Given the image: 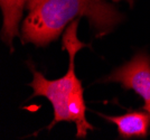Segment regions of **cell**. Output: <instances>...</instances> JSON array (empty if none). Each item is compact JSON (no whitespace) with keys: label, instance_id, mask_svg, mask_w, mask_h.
<instances>
[{"label":"cell","instance_id":"4","mask_svg":"<svg viewBox=\"0 0 150 140\" xmlns=\"http://www.w3.org/2000/svg\"><path fill=\"white\" fill-rule=\"evenodd\" d=\"M105 120L114 123L118 127L121 138H146L149 134L150 115L147 111H132L123 115L110 117L101 115Z\"/></svg>","mask_w":150,"mask_h":140},{"label":"cell","instance_id":"2","mask_svg":"<svg viewBox=\"0 0 150 140\" xmlns=\"http://www.w3.org/2000/svg\"><path fill=\"white\" fill-rule=\"evenodd\" d=\"M79 20H74L63 36V48L67 51L69 57L67 72L57 80H47L40 72L31 69L33 81L29 83V86L34 92L33 96H44L53 107L54 120L48 129L58 122H74L76 137L85 138L88 131L93 130L94 128L85 117L86 107L83 98V88L81 81L75 74V55L86 46L77 37Z\"/></svg>","mask_w":150,"mask_h":140},{"label":"cell","instance_id":"1","mask_svg":"<svg viewBox=\"0 0 150 140\" xmlns=\"http://www.w3.org/2000/svg\"><path fill=\"white\" fill-rule=\"evenodd\" d=\"M21 27L23 43L45 46L58 38L69 21L86 17L99 35L111 32L122 16L108 0H29Z\"/></svg>","mask_w":150,"mask_h":140},{"label":"cell","instance_id":"3","mask_svg":"<svg viewBox=\"0 0 150 140\" xmlns=\"http://www.w3.org/2000/svg\"><path fill=\"white\" fill-rule=\"evenodd\" d=\"M105 82L121 84L122 88L132 90L144 102V110L150 115V56L144 52L114 70L104 80Z\"/></svg>","mask_w":150,"mask_h":140},{"label":"cell","instance_id":"5","mask_svg":"<svg viewBox=\"0 0 150 140\" xmlns=\"http://www.w3.org/2000/svg\"><path fill=\"white\" fill-rule=\"evenodd\" d=\"M29 0H0V6L4 16L2 38L5 43L11 46L13 39L19 34V23L23 11Z\"/></svg>","mask_w":150,"mask_h":140}]
</instances>
